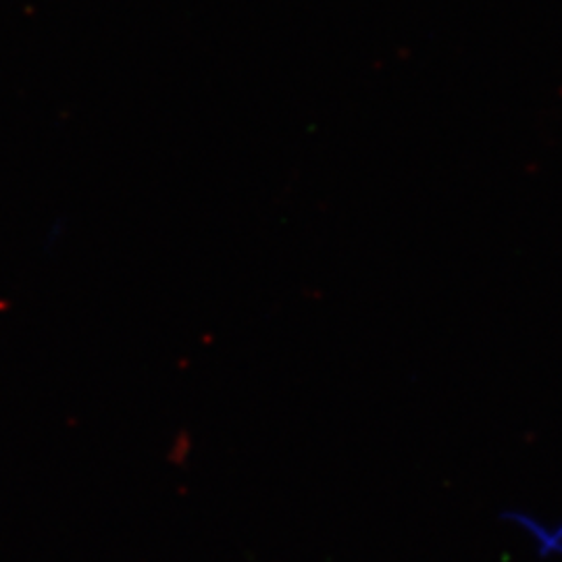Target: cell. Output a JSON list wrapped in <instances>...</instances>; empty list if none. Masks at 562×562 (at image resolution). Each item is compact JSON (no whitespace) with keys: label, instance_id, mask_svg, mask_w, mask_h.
I'll list each match as a JSON object with an SVG mask.
<instances>
[{"label":"cell","instance_id":"obj_1","mask_svg":"<svg viewBox=\"0 0 562 562\" xmlns=\"http://www.w3.org/2000/svg\"><path fill=\"white\" fill-rule=\"evenodd\" d=\"M498 521L538 559L562 561V515L552 517L525 506H508L498 515Z\"/></svg>","mask_w":562,"mask_h":562}]
</instances>
